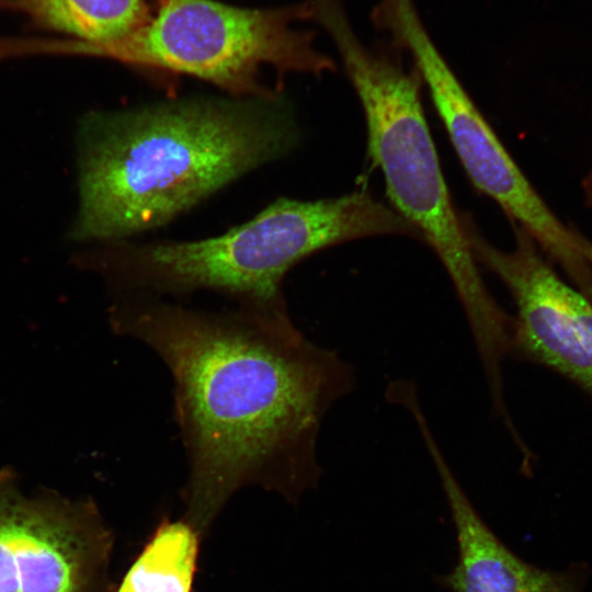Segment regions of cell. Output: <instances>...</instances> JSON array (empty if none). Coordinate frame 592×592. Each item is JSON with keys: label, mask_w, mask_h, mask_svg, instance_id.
<instances>
[{"label": "cell", "mask_w": 592, "mask_h": 592, "mask_svg": "<svg viewBox=\"0 0 592 592\" xmlns=\"http://www.w3.org/2000/svg\"><path fill=\"white\" fill-rule=\"evenodd\" d=\"M107 317L116 334L141 342L170 372L189 468L184 519L201 535L242 488L297 503L318 486L321 425L356 378L288 311L210 310L127 295L112 297Z\"/></svg>", "instance_id": "obj_1"}, {"label": "cell", "mask_w": 592, "mask_h": 592, "mask_svg": "<svg viewBox=\"0 0 592 592\" xmlns=\"http://www.w3.org/2000/svg\"><path fill=\"white\" fill-rule=\"evenodd\" d=\"M282 95L190 98L86 119L73 236L122 241L168 225L297 145Z\"/></svg>", "instance_id": "obj_2"}, {"label": "cell", "mask_w": 592, "mask_h": 592, "mask_svg": "<svg viewBox=\"0 0 592 592\" xmlns=\"http://www.w3.org/2000/svg\"><path fill=\"white\" fill-rule=\"evenodd\" d=\"M418 231L369 193L300 201L281 197L250 220L200 240L107 242L87 261L114 296L143 295L183 301L208 291L237 307L288 311L286 274L320 250L355 239Z\"/></svg>", "instance_id": "obj_3"}, {"label": "cell", "mask_w": 592, "mask_h": 592, "mask_svg": "<svg viewBox=\"0 0 592 592\" xmlns=\"http://www.w3.org/2000/svg\"><path fill=\"white\" fill-rule=\"evenodd\" d=\"M318 24L333 42L362 104L367 149L380 170L392 209L411 225L443 264L465 312L480 363L505 356L509 315L489 292L455 209L421 100L422 80L395 48H368L342 3L321 10Z\"/></svg>", "instance_id": "obj_4"}, {"label": "cell", "mask_w": 592, "mask_h": 592, "mask_svg": "<svg viewBox=\"0 0 592 592\" xmlns=\"http://www.w3.org/2000/svg\"><path fill=\"white\" fill-rule=\"evenodd\" d=\"M310 18L306 2L249 9L216 0H158L149 21L121 39L39 42L37 50L189 75L235 98H273L281 92L262 81L263 67L278 77L335 70V62L315 47V33L295 26Z\"/></svg>", "instance_id": "obj_5"}, {"label": "cell", "mask_w": 592, "mask_h": 592, "mask_svg": "<svg viewBox=\"0 0 592 592\" xmlns=\"http://www.w3.org/2000/svg\"><path fill=\"white\" fill-rule=\"evenodd\" d=\"M375 23L392 47L412 58L470 182L534 239L573 286L592 298V267L577 247V228L556 216L505 149L436 47L414 0H388Z\"/></svg>", "instance_id": "obj_6"}, {"label": "cell", "mask_w": 592, "mask_h": 592, "mask_svg": "<svg viewBox=\"0 0 592 592\" xmlns=\"http://www.w3.org/2000/svg\"><path fill=\"white\" fill-rule=\"evenodd\" d=\"M112 545L91 500L26 496L0 470V592H99Z\"/></svg>", "instance_id": "obj_7"}, {"label": "cell", "mask_w": 592, "mask_h": 592, "mask_svg": "<svg viewBox=\"0 0 592 592\" xmlns=\"http://www.w3.org/2000/svg\"><path fill=\"white\" fill-rule=\"evenodd\" d=\"M462 223L479 266L506 287L514 306L509 356L544 366L592 398V303L557 273L534 239L512 225L514 246L491 244L469 215Z\"/></svg>", "instance_id": "obj_8"}, {"label": "cell", "mask_w": 592, "mask_h": 592, "mask_svg": "<svg viewBox=\"0 0 592 592\" xmlns=\"http://www.w3.org/2000/svg\"><path fill=\"white\" fill-rule=\"evenodd\" d=\"M439 475L456 533L457 561L436 582L451 592H583L588 567L550 571L515 555L488 526L446 460L423 410L412 412Z\"/></svg>", "instance_id": "obj_9"}, {"label": "cell", "mask_w": 592, "mask_h": 592, "mask_svg": "<svg viewBox=\"0 0 592 592\" xmlns=\"http://www.w3.org/2000/svg\"><path fill=\"white\" fill-rule=\"evenodd\" d=\"M158 0H18L42 26L69 34L84 43L121 39L149 21Z\"/></svg>", "instance_id": "obj_10"}, {"label": "cell", "mask_w": 592, "mask_h": 592, "mask_svg": "<svg viewBox=\"0 0 592 592\" xmlns=\"http://www.w3.org/2000/svg\"><path fill=\"white\" fill-rule=\"evenodd\" d=\"M201 536L184 517L166 519L116 592H192Z\"/></svg>", "instance_id": "obj_11"}, {"label": "cell", "mask_w": 592, "mask_h": 592, "mask_svg": "<svg viewBox=\"0 0 592 592\" xmlns=\"http://www.w3.org/2000/svg\"><path fill=\"white\" fill-rule=\"evenodd\" d=\"M576 243L582 257L592 267V240L587 238L577 229Z\"/></svg>", "instance_id": "obj_12"}, {"label": "cell", "mask_w": 592, "mask_h": 592, "mask_svg": "<svg viewBox=\"0 0 592 592\" xmlns=\"http://www.w3.org/2000/svg\"><path fill=\"white\" fill-rule=\"evenodd\" d=\"M585 205L592 208V168L582 182Z\"/></svg>", "instance_id": "obj_13"}]
</instances>
